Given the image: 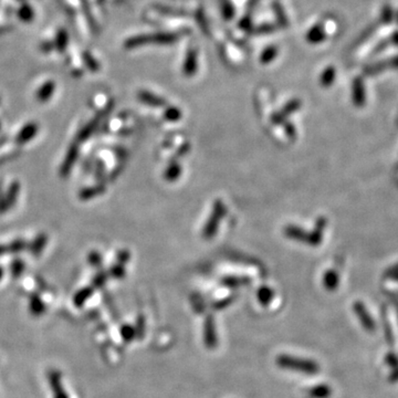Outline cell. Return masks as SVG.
<instances>
[{"label": "cell", "mask_w": 398, "mask_h": 398, "mask_svg": "<svg viewBox=\"0 0 398 398\" xmlns=\"http://www.w3.org/2000/svg\"><path fill=\"white\" fill-rule=\"evenodd\" d=\"M177 37L173 34H154V35H143L139 37H133V38L127 39L125 42L126 48H136L141 46H145L147 44H155L159 45H168L173 44L176 41Z\"/></svg>", "instance_id": "6da1fadb"}, {"label": "cell", "mask_w": 398, "mask_h": 398, "mask_svg": "<svg viewBox=\"0 0 398 398\" xmlns=\"http://www.w3.org/2000/svg\"><path fill=\"white\" fill-rule=\"evenodd\" d=\"M226 214H227V208L225 204L222 203L221 200H216L214 204V208H212L211 215L204 228L203 236L205 237V239H210L216 235L217 231H218L220 221L224 219Z\"/></svg>", "instance_id": "7a4b0ae2"}, {"label": "cell", "mask_w": 398, "mask_h": 398, "mask_svg": "<svg viewBox=\"0 0 398 398\" xmlns=\"http://www.w3.org/2000/svg\"><path fill=\"white\" fill-rule=\"evenodd\" d=\"M278 364L281 367L293 369V370H300L301 373L305 374H315L318 370V366L311 360L291 357L288 355H282L278 358Z\"/></svg>", "instance_id": "3957f363"}, {"label": "cell", "mask_w": 398, "mask_h": 398, "mask_svg": "<svg viewBox=\"0 0 398 398\" xmlns=\"http://www.w3.org/2000/svg\"><path fill=\"white\" fill-rule=\"evenodd\" d=\"M79 143L73 142L70 146L68 147L65 159L61 163L59 168V175L61 178H68L73 171V167L76 165L79 158Z\"/></svg>", "instance_id": "277c9868"}, {"label": "cell", "mask_w": 398, "mask_h": 398, "mask_svg": "<svg viewBox=\"0 0 398 398\" xmlns=\"http://www.w3.org/2000/svg\"><path fill=\"white\" fill-rule=\"evenodd\" d=\"M39 132V124L37 122H28L15 136V144L17 146H24L33 141Z\"/></svg>", "instance_id": "5b68a950"}, {"label": "cell", "mask_w": 398, "mask_h": 398, "mask_svg": "<svg viewBox=\"0 0 398 398\" xmlns=\"http://www.w3.org/2000/svg\"><path fill=\"white\" fill-rule=\"evenodd\" d=\"M300 106H301L300 100H298V99H293V100L289 101V102L283 106V109H282V110L279 111V112H277V113H274V114L271 116V122H272L273 124H275V125H279V124L284 123L285 120H286V118H288V116H289L290 114L294 113L295 111H298V110L300 109Z\"/></svg>", "instance_id": "8992f818"}, {"label": "cell", "mask_w": 398, "mask_h": 398, "mask_svg": "<svg viewBox=\"0 0 398 398\" xmlns=\"http://www.w3.org/2000/svg\"><path fill=\"white\" fill-rule=\"evenodd\" d=\"M47 245H48V235L45 232H40L34 238L33 241L29 242L28 250L31 253V256L38 258L41 256L42 252H44Z\"/></svg>", "instance_id": "52a82bcc"}, {"label": "cell", "mask_w": 398, "mask_h": 398, "mask_svg": "<svg viewBox=\"0 0 398 398\" xmlns=\"http://www.w3.org/2000/svg\"><path fill=\"white\" fill-rule=\"evenodd\" d=\"M105 186L103 183H99L97 185H92V186H88V187H83L81 190L79 192L78 197L80 200L82 201H87V200H91L95 197H98V196H101L102 194L105 193Z\"/></svg>", "instance_id": "ba28073f"}, {"label": "cell", "mask_w": 398, "mask_h": 398, "mask_svg": "<svg viewBox=\"0 0 398 398\" xmlns=\"http://www.w3.org/2000/svg\"><path fill=\"white\" fill-rule=\"evenodd\" d=\"M326 33L324 31V25L323 24H316L312 27L311 29L306 33L305 38L307 42L311 45H318L321 42L325 41L326 39Z\"/></svg>", "instance_id": "9c48e42d"}, {"label": "cell", "mask_w": 398, "mask_h": 398, "mask_svg": "<svg viewBox=\"0 0 398 398\" xmlns=\"http://www.w3.org/2000/svg\"><path fill=\"white\" fill-rule=\"evenodd\" d=\"M100 120H101V118L98 115L97 118H94L93 120L90 121L89 123H87L86 125L82 126L81 130L78 132L76 142L83 143V142H86L88 139H90V137L93 135V133L95 132V130H97V127L99 126Z\"/></svg>", "instance_id": "30bf717a"}, {"label": "cell", "mask_w": 398, "mask_h": 398, "mask_svg": "<svg viewBox=\"0 0 398 398\" xmlns=\"http://www.w3.org/2000/svg\"><path fill=\"white\" fill-rule=\"evenodd\" d=\"M197 67H198L197 52H196V50L192 49L187 52V56L185 58L183 65V72L185 76L193 77L194 74L197 72Z\"/></svg>", "instance_id": "8fae6325"}, {"label": "cell", "mask_w": 398, "mask_h": 398, "mask_svg": "<svg viewBox=\"0 0 398 398\" xmlns=\"http://www.w3.org/2000/svg\"><path fill=\"white\" fill-rule=\"evenodd\" d=\"M137 98H139L142 103L153 106V108H162V106L166 104V101L163 98L158 97V95L154 94L152 92L145 91V90L140 91L139 94H137Z\"/></svg>", "instance_id": "7c38bea8"}, {"label": "cell", "mask_w": 398, "mask_h": 398, "mask_svg": "<svg viewBox=\"0 0 398 398\" xmlns=\"http://www.w3.org/2000/svg\"><path fill=\"white\" fill-rule=\"evenodd\" d=\"M56 92V83L53 81H47L36 92V99L40 103H46L50 101L52 95Z\"/></svg>", "instance_id": "4fadbf2b"}, {"label": "cell", "mask_w": 398, "mask_h": 398, "mask_svg": "<svg viewBox=\"0 0 398 398\" xmlns=\"http://www.w3.org/2000/svg\"><path fill=\"white\" fill-rule=\"evenodd\" d=\"M21 186L18 180H14V182L10 183L8 186V188L6 192H5V198H6L7 205L9 207V209H13L14 207L17 204V200L19 198Z\"/></svg>", "instance_id": "5bb4252c"}, {"label": "cell", "mask_w": 398, "mask_h": 398, "mask_svg": "<svg viewBox=\"0 0 398 398\" xmlns=\"http://www.w3.org/2000/svg\"><path fill=\"white\" fill-rule=\"evenodd\" d=\"M284 233L286 237L293 239V240L296 241L307 242V239H309V233H306L303 229H301V228L293 225L286 226L284 229Z\"/></svg>", "instance_id": "9a60e30c"}, {"label": "cell", "mask_w": 398, "mask_h": 398, "mask_svg": "<svg viewBox=\"0 0 398 398\" xmlns=\"http://www.w3.org/2000/svg\"><path fill=\"white\" fill-rule=\"evenodd\" d=\"M28 245H29V242H27L25 239H23V238L14 239L13 241H10L9 243H7L8 253H12V254L21 253L23 251H25V250H27V249H28Z\"/></svg>", "instance_id": "2e32d148"}, {"label": "cell", "mask_w": 398, "mask_h": 398, "mask_svg": "<svg viewBox=\"0 0 398 398\" xmlns=\"http://www.w3.org/2000/svg\"><path fill=\"white\" fill-rule=\"evenodd\" d=\"M180 174H182V167L177 162H172L166 168L165 173H164V177L168 182H175V180L178 179Z\"/></svg>", "instance_id": "e0dca14e"}, {"label": "cell", "mask_w": 398, "mask_h": 398, "mask_svg": "<svg viewBox=\"0 0 398 398\" xmlns=\"http://www.w3.org/2000/svg\"><path fill=\"white\" fill-rule=\"evenodd\" d=\"M26 269V263L23 259L20 258H15L12 262H10V273L14 278H19L21 277V274L24 273Z\"/></svg>", "instance_id": "ac0fdd59"}, {"label": "cell", "mask_w": 398, "mask_h": 398, "mask_svg": "<svg viewBox=\"0 0 398 398\" xmlns=\"http://www.w3.org/2000/svg\"><path fill=\"white\" fill-rule=\"evenodd\" d=\"M278 56V48L271 46V47H268L265 48V49L262 51L261 56H260V61H261L262 65H269L270 62L273 61L275 58Z\"/></svg>", "instance_id": "d6986e66"}, {"label": "cell", "mask_w": 398, "mask_h": 398, "mask_svg": "<svg viewBox=\"0 0 398 398\" xmlns=\"http://www.w3.org/2000/svg\"><path fill=\"white\" fill-rule=\"evenodd\" d=\"M335 79V69L333 67H327L321 74V84L323 87H328L334 82Z\"/></svg>", "instance_id": "ffe728a7"}, {"label": "cell", "mask_w": 398, "mask_h": 398, "mask_svg": "<svg viewBox=\"0 0 398 398\" xmlns=\"http://www.w3.org/2000/svg\"><path fill=\"white\" fill-rule=\"evenodd\" d=\"M92 293H93L92 288H84L82 290L78 291L77 294L74 295V303H76L78 306L82 305L84 302L92 295Z\"/></svg>", "instance_id": "44dd1931"}, {"label": "cell", "mask_w": 398, "mask_h": 398, "mask_svg": "<svg viewBox=\"0 0 398 398\" xmlns=\"http://www.w3.org/2000/svg\"><path fill=\"white\" fill-rule=\"evenodd\" d=\"M164 119L169 122H176L182 119V112L178 108H174V106H169L164 112Z\"/></svg>", "instance_id": "7402d4cb"}, {"label": "cell", "mask_w": 398, "mask_h": 398, "mask_svg": "<svg viewBox=\"0 0 398 398\" xmlns=\"http://www.w3.org/2000/svg\"><path fill=\"white\" fill-rule=\"evenodd\" d=\"M88 262L92 265L94 268H100L102 265L103 258L102 254H101L97 250H92L88 253Z\"/></svg>", "instance_id": "603a6c76"}, {"label": "cell", "mask_w": 398, "mask_h": 398, "mask_svg": "<svg viewBox=\"0 0 398 398\" xmlns=\"http://www.w3.org/2000/svg\"><path fill=\"white\" fill-rule=\"evenodd\" d=\"M93 169H94L95 179L99 180L100 183H102L104 177H105V164L103 163V161L98 159V161L94 164Z\"/></svg>", "instance_id": "cb8c5ba5"}, {"label": "cell", "mask_w": 398, "mask_h": 398, "mask_svg": "<svg viewBox=\"0 0 398 398\" xmlns=\"http://www.w3.org/2000/svg\"><path fill=\"white\" fill-rule=\"evenodd\" d=\"M387 67H394V68H398V56L392 58V59L386 61V62H381L378 63V65H375L373 67L369 68V72H379L381 69L387 68Z\"/></svg>", "instance_id": "d4e9b609"}, {"label": "cell", "mask_w": 398, "mask_h": 398, "mask_svg": "<svg viewBox=\"0 0 398 398\" xmlns=\"http://www.w3.org/2000/svg\"><path fill=\"white\" fill-rule=\"evenodd\" d=\"M272 295H273L272 291L270 290L269 288H265V286H263V288L260 289L259 292H258V299H259L260 302H261L262 304H268L269 302L271 301Z\"/></svg>", "instance_id": "484cf974"}, {"label": "cell", "mask_w": 398, "mask_h": 398, "mask_svg": "<svg viewBox=\"0 0 398 398\" xmlns=\"http://www.w3.org/2000/svg\"><path fill=\"white\" fill-rule=\"evenodd\" d=\"M110 275H112L113 278L121 279L124 277L125 274V265L121 263H116L110 268Z\"/></svg>", "instance_id": "4316f807"}, {"label": "cell", "mask_w": 398, "mask_h": 398, "mask_svg": "<svg viewBox=\"0 0 398 398\" xmlns=\"http://www.w3.org/2000/svg\"><path fill=\"white\" fill-rule=\"evenodd\" d=\"M20 155H21L20 151H14V152L3 154V155H0V166H3V165H5V164L14 161V159H17Z\"/></svg>", "instance_id": "83f0119b"}, {"label": "cell", "mask_w": 398, "mask_h": 398, "mask_svg": "<svg viewBox=\"0 0 398 398\" xmlns=\"http://www.w3.org/2000/svg\"><path fill=\"white\" fill-rule=\"evenodd\" d=\"M356 312H357V314H358V316L360 317V321L363 322V324L365 325V327L367 328V330H374V324H373V322H371V320L370 318L368 317V315L366 314V312H365V309L363 307V309H356Z\"/></svg>", "instance_id": "f1b7e54d"}, {"label": "cell", "mask_w": 398, "mask_h": 398, "mask_svg": "<svg viewBox=\"0 0 398 398\" xmlns=\"http://www.w3.org/2000/svg\"><path fill=\"white\" fill-rule=\"evenodd\" d=\"M353 91H354V95L355 98L357 100H363L364 99V88H363V84L362 81H360L359 79H356L353 83Z\"/></svg>", "instance_id": "f546056e"}, {"label": "cell", "mask_w": 398, "mask_h": 398, "mask_svg": "<svg viewBox=\"0 0 398 398\" xmlns=\"http://www.w3.org/2000/svg\"><path fill=\"white\" fill-rule=\"evenodd\" d=\"M311 394L314 396L315 398H326L330 396L331 394V390L328 387L325 386H320V387H316V388L313 389L311 391Z\"/></svg>", "instance_id": "4dcf8cb0"}, {"label": "cell", "mask_w": 398, "mask_h": 398, "mask_svg": "<svg viewBox=\"0 0 398 398\" xmlns=\"http://www.w3.org/2000/svg\"><path fill=\"white\" fill-rule=\"evenodd\" d=\"M392 18H394V16H392V12H391V8L389 6H385L381 10V14H380V19L383 21L384 24H389L391 23Z\"/></svg>", "instance_id": "1f68e13d"}, {"label": "cell", "mask_w": 398, "mask_h": 398, "mask_svg": "<svg viewBox=\"0 0 398 398\" xmlns=\"http://www.w3.org/2000/svg\"><path fill=\"white\" fill-rule=\"evenodd\" d=\"M30 306L34 312H40V311H42V309H44V304H42L41 299L36 294L33 295V298H31Z\"/></svg>", "instance_id": "d6a6232c"}, {"label": "cell", "mask_w": 398, "mask_h": 398, "mask_svg": "<svg viewBox=\"0 0 398 398\" xmlns=\"http://www.w3.org/2000/svg\"><path fill=\"white\" fill-rule=\"evenodd\" d=\"M106 279H108V273L104 272V271H100L95 277L93 278V283L95 286H98V288H101L104 283Z\"/></svg>", "instance_id": "836d02e7"}, {"label": "cell", "mask_w": 398, "mask_h": 398, "mask_svg": "<svg viewBox=\"0 0 398 398\" xmlns=\"http://www.w3.org/2000/svg\"><path fill=\"white\" fill-rule=\"evenodd\" d=\"M324 283H325V285L327 286V288H334V286H335L336 283H337V280H336V275H335V273L328 272V273L325 275Z\"/></svg>", "instance_id": "e575fe53"}, {"label": "cell", "mask_w": 398, "mask_h": 398, "mask_svg": "<svg viewBox=\"0 0 398 398\" xmlns=\"http://www.w3.org/2000/svg\"><path fill=\"white\" fill-rule=\"evenodd\" d=\"M130 257H131V254H130L129 251H127V250H121L118 253V257H116V260H118V263L125 265L126 262L130 260Z\"/></svg>", "instance_id": "d590c367"}, {"label": "cell", "mask_w": 398, "mask_h": 398, "mask_svg": "<svg viewBox=\"0 0 398 398\" xmlns=\"http://www.w3.org/2000/svg\"><path fill=\"white\" fill-rule=\"evenodd\" d=\"M241 279H237V278H228L225 280V284L229 285V286H237V285H240L241 283Z\"/></svg>", "instance_id": "8d00e7d4"}, {"label": "cell", "mask_w": 398, "mask_h": 398, "mask_svg": "<svg viewBox=\"0 0 398 398\" xmlns=\"http://www.w3.org/2000/svg\"><path fill=\"white\" fill-rule=\"evenodd\" d=\"M8 253V248L7 245H4V243H0V258L4 257L5 254Z\"/></svg>", "instance_id": "74e56055"}, {"label": "cell", "mask_w": 398, "mask_h": 398, "mask_svg": "<svg viewBox=\"0 0 398 398\" xmlns=\"http://www.w3.org/2000/svg\"><path fill=\"white\" fill-rule=\"evenodd\" d=\"M8 136L7 135H2L0 136V148L2 147H4L5 145L7 144V142H8Z\"/></svg>", "instance_id": "f35d334b"}, {"label": "cell", "mask_w": 398, "mask_h": 398, "mask_svg": "<svg viewBox=\"0 0 398 398\" xmlns=\"http://www.w3.org/2000/svg\"><path fill=\"white\" fill-rule=\"evenodd\" d=\"M286 133H288V134H289L290 136H294L295 132H294V127L292 126V124H288V125H286Z\"/></svg>", "instance_id": "ab89813d"}, {"label": "cell", "mask_w": 398, "mask_h": 398, "mask_svg": "<svg viewBox=\"0 0 398 398\" xmlns=\"http://www.w3.org/2000/svg\"><path fill=\"white\" fill-rule=\"evenodd\" d=\"M4 274H5V269L2 267V265H0V281L3 280Z\"/></svg>", "instance_id": "60d3db41"}, {"label": "cell", "mask_w": 398, "mask_h": 398, "mask_svg": "<svg viewBox=\"0 0 398 398\" xmlns=\"http://www.w3.org/2000/svg\"><path fill=\"white\" fill-rule=\"evenodd\" d=\"M2 129H3V127H2V122H0V132H2Z\"/></svg>", "instance_id": "b9f144b4"}, {"label": "cell", "mask_w": 398, "mask_h": 398, "mask_svg": "<svg viewBox=\"0 0 398 398\" xmlns=\"http://www.w3.org/2000/svg\"><path fill=\"white\" fill-rule=\"evenodd\" d=\"M397 21H398V15H397Z\"/></svg>", "instance_id": "7bdbcfd3"}]
</instances>
